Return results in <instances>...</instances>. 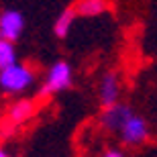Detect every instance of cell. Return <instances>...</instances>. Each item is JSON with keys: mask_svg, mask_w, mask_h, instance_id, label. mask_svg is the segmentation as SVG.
<instances>
[{"mask_svg": "<svg viewBox=\"0 0 157 157\" xmlns=\"http://www.w3.org/2000/svg\"><path fill=\"white\" fill-rule=\"evenodd\" d=\"M98 102L102 108L121 102V80L117 71H106L98 82Z\"/></svg>", "mask_w": 157, "mask_h": 157, "instance_id": "6", "label": "cell"}, {"mask_svg": "<svg viewBox=\"0 0 157 157\" xmlns=\"http://www.w3.org/2000/svg\"><path fill=\"white\" fill-rule=\"evenodd\" d=\"M35 82V70L27 63H14L6 70H0V90L4 94H21Z\"/></svg>", "mask_w": 157, "mask_h": 157, "instance_id": "1", "label": "cell"}, {"mask_svg": "<svg viewBox=\"0 0 157 157\" xmlns=\"http://www.w3.org/2000/svg\"><path fill=\"white\" fill-rule=\"evenodd\" d=\"M35 112H37V106H35L33 100L21 98V100H17V102H12L8 106L4 118L8 122H12L14 127H18V124H25L27 121H31V118L35 117Z\"/></svg>", "mask_w": 157, "mask_h": 157, "instance_id": "7", "label": "cell"}, {"mask_svg": "<svg viewBox=\"0 0 157 157\" xmlns=\"http://www.w3.org/2000/svg\"><path fill=\"white\" fill-rule=\"evenodd\" d=\"M76 17L78 14H76V10H74V6H67V8H63V10L59 12V17L55 18V23H53V33H55V37L65 39V37L70 35Z\"/></svg>", "mask_w": 157, "mask_h": 157, "instance_id": "9", "label": "cell"}, {"mask_svg": "<svg viewBox=\"0 0 157 157\" xmlns=\"http://www.w3.org/2000/svg\"><path fill=\"white\" fill-rule=\"evenodd\" d=\"M74 10H76L78 17H100L108 10V0H76L74 4Z\"/></svg>", "mask_w": 157, "mask_h": 157, "instance_id": "8", "label": "cell"}, {"mask_svg": "<svg viewBox=\"0 0 157 157\" xmlns=\"http://www.w3.org/2000/svg\"><path fill=\"white\" fill-rule=\"evenodd\" d=\"M100 157H127V155H124V151H121L117 147H110V149H106Z\"/></svg>", "mask_w": 157, "mask_h": 157, "instance_id": "12", "label": "cell"}, {"mask_svg": "<svg viewBox=\"0 0 157 157\" xmlns=\"http://www.w3.org/2000/svg\"><path fill=\"white\" fill-rule=\"evenodd\" d=\"M71 82H74V74H71V65L67 61H55V63L49 67L45 76V82L41 86V96H53V94H59L71 88Z\"/></svg>", "mask_w": 157, "mask_h": 157, "instance_id": "2", "label": "cell"}, {"mask_svg": "<svg viewBox=\"0 0 157 157\" xmlns=\"http://www.w3.org/2000/svg\"><path fill=\"white\" fill-rule=\"evenodd\" d=\"M117 137L121 139V143L124 147H141L149 141L151 128H149V122H147L145 118L135 112L133 117L127 121V124L118 131Z\"/></svg>", "mask_w": 157, "mask_h": 157, "instance_id": "3", "label": "cell"}, {"mask_svg": "<svg viewBox=\"0 0 157 157\" xmlns=\"http://www.w3.org/2000/svg\"><path fill=\"white\" fill-rule=\"evenodd\" d=\"M14 131H17V127H14L12 122H8L6 118L0 121V137H8V135H12Z\"/></svg>", "mask_w": 157, "mask_h": 157, "instance_id": "11", "label": "cell"}, {"mask_svg": "<svg viewBox=\"0 0 157 157\" xmlns=\"http://www.w3.org/2000/svg\"><path fill=\"white\" fill-rule=\"evenodd\" d=\"M17 63V49L10 41L0 39V70H6Z\"/></svg>", "mask_w": 157, "mask_h": 157, "instance_id": "10", "label": "cell"}, {"mask_svg": "<svg viewBox=\"0 0 157 157\" xmlns=\"http://www.w3.org/2000/svg\"><path fill=\"white\" fill-rule=\"evenodd\" d=\"M0 157H8V153H6L4 149H2V147H0Z\"/></svg>", "mask_w": 157, "mask_h": 157, "instance_id": "13", "label": "cell"}, {"mask_svg": "<svg viewBox=\"0 0 157 157\" xmlns=\"http://www.w3.org/2000/svg\"><path fill=\"white\" fill-rule=\"evenodd\" d=\"M23 29H25V17L21 10L6 8L0 12V39L14 43L23 35Z\"/></svg>", "mask_w": 157, "mask_h": 157, "instance_id": "5", "label": "cell"}, {"mask_svg": "<svg viewBox=\"0 0 157 157\" xmlns=\"http://www.w3.org/2000/svg\"><path fill=\"white\" fill-rule=\"evenodd\" d=\"M133 114H135V110L128 104L117 102V104L108 106V108H102V112H100V127L112 135H118V131L127 124V121Z\"/></svg>", "mask_w": 157, "mask_h": 157, "instance_id": "4", "label": "cell"}]
</instances>
